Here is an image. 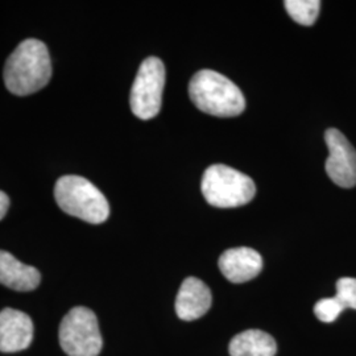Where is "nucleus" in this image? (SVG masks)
<instances>
[{
  "instance_id": "1",
  "label": "nucleus",
  "mask_w": 356,
  "mask_h": 356,
  "mask_svg": "<svg viewBox=\"0 0 356 356\" xmlns=\"http://www.w3.org/2000/svg\"><path fill=\"white\" fill-rule=\"evenodd\" d=\"M51 56L47 45L36 40H24L8 57L4 66V82L15 95H29L44 89L51 81Z\"/></svg>"
},
{
  "instance_id": "2",
  "label": "nucleus",
  "mask_w": 356,
  "mask_h": 356,
  "mask_svg": "<svg viewBox=\"0 0 356 356\" xmlns=\"http://www.w3.org/2000/svg\"><path fill=\"white\" fill-rule=\"evenodd\" d=\"M191 102L206 114L219 118H232L242 114L245 99L241 89L214 70L195 73L189 83Z\"/></svg>"
},
{
  "instance_id": "3",
  "label": "nucleus",
  "mask_w": 356,
  "mask_h": 356,
  "mask_svg": "<svg viewBox=\"0 0 356 356\" xmlns=\"http://www.w3.org/2000/svg\"><path fill=\"white\" fill-rule=\"evenodd\" d=\"M54 198L66 214L91 225H101L110 216V206L104 194L86 178H60L54 186Z\"/></svg>"
},
{
  "instance_id": "4",
  "label": "nucleus",
  "mask_w": 356,
  "mask_h": 356,
  "mask_svg": "<svg viewBox=\"0 0 356 356\" xmlns=\"http://www.w3.org/2000/svg\"><path fill=\"white\" fill-rule=\"evenodd\" d=\"M201 191L207 204L220 209L239 207L254 200L256 186L252 178L223 164L206 169Z\"/></svg>"
},
{
  "instance_id": "5",
  "label": "nucleus",
  "mask_w": 356,
  "mask_h": 356,
  "mask_svg": "<svg viewBox=\"0 0 356 356\" xmlns=\"http://www.w3.org/2000/svg\"><path fill=\"white\" fill-rule=\"evenodd\" d=\"M60 346L69 356H98L103 341L97 316L83 306L72 309L60 325Z\"/></svg>"
},
{
  "instance_id": "6",
  "label": "nucleus",
  "mask_w": 356,
  "mask_h": 356,
  "mask_svg": "<svg viewBox=\"0 0 356 356\" xmlns=\"http://www.w3.org/2000/svg\"><path fill=\"white\" fill-rule=\"evenodd\" d=\"M165 86V66L157 57L143 61L131 89L129 104L135 116L149 120L160 113Z\"/></svg>"
},
{
  "instance_id": "7",
  "label": "nucleus",
  "mask_w": 356,
  "mask_h": 356,
  "mask_svg": "<svg viewBox=\"0 0 356 356\" xmlns=\"http://www.w3.org/2000/svg\"><path fill=\"white\" fill-rule=\"evenodd\" d=\"M329 148L326 172L331 181L344 189L356 185V149L339 129L330 128L325 134Z\"/></svg>"
},
{
  "instance_id": "8",
  "label": "nucleus",
  "mask_w": 356,
  "mask_h": 356,
  "mask_svg": "<svg viewBox=\"0 0 356 356\" xmlns=\"http://www.w3.org/2000/svg\"><path fill=\"white\" fill-rule=\"evenodd\" d=\"M33 339V323L26 313L15 309L0 312V351L6 354L28 348Z\"/></svg>"
},
{
  "instance_id": "9",
  "label": "nucleus",
  "mask_w": 356,
  "mask_h": 356,
  "mask_svg": "<svg viewBox=\"0 0 356 356\" xmlns=\"http://www.w3.org/2000/svg\"><path fill=\"white\" fill-rule=\"evenodd\" d=\"M219 269L227 280L242 284L254 279L263 269V259L248 247L231 248L219 257Z\"/></svg>"
},
{
  "instance_id": "10",
  "label": "nucleus",
  "mask_w": 356,
  "mask_h": 356,
  "mask_svg": "<svg viewBox=\"0 0 356 356\" xmlns=\"http://www.w3.org/2000/svg\"><path fill=\"white\" fill-rule=\"evenodd\" d=\"M211 292L204 281L188 277L182 282L176 298L178 318L188 322L201 318L211 307Z\"/></svg>"
},
{
  "instance_id": "11",
  "label": "nucleus",
  "mask_w": 356,
  "mask_h": 356,
  "mask_svg": "<svg viewBox=\"0 0 356 356\" xmlns=\"http://www.w3.org/2000/svg\"><path fill=\"white\" fill-rule=\"evenodd\" d=\"M41 275L38 269L23 264L13 254L0 250V284L17 291L29 292L40 285Z\"/></svg>"
},
{
  "instance_id": "12",
  "label": "nucleus",
  "mask_w": 356,
  "mask_h": 356,
  "mask_svg": "<svg viewBox=\"0 0 356 356\" xmlns=\"http://www.w3.org/2000/svg\"><path fill=\"white\" fill-rule=\"evenodd\" d=\"M229 353L231 356H275L277 344L266 331H243L229 342Z\"/></svg>"
},
{
  "instance_id": "13",
  "label": "nucleus",
  "mask_w": 356,
  "mask_h": 356,
  "mask_svg": "<svg viewBox=\"0 0 356 356\" xmlns=\"http://www.w3.org/2000/svg\"><path fill=\"white\" fill-rule=\"evenodd\" d=\"M284 6L296 23L305 26L316 23L321 10L318 0H286Z\"/></svg>"
},
{
  "instance_id": "14",
  "label": "nucleus",
  "mask_w": 356,
  "mask_h": 356,
  "mask_svg": "<svg viewBox=\"0 0 356 356\" xmlns=\"http://www.w3.org/2000/svg\"><path fill=\"white\" fill-rule=\"evenodd\" d=\"M343 306L339 304V301L335 297L331 298H322L314 306V314L316 317L325 323H331L341 316L343 312Z\"/></svg>"
},
{
  "instance_id": "15",
  "label": "nucleus",
  "mask_w": 356,
  "mask_h": 356,
  "mask_svg": "<svg viewBox=\"0 0 356 356\" xmlns=\"http://www.w3.org/2000/svg\"><path fill=\"white\" fill-rule=\"evenodd\" d=\"M343 309L356 310V279L342 277L337 282V294L334 296Z\"/></svg>"
},
{
  "instance_id": "16",
  "label": "nucleus",
  "mask_w": 356,
  "mask_h": 356,
  "mask_svg": "<svg viewBox=\"0 0 356 356\" xmlns=\"http://www.w3.org/2000/svg\"><path fill=\"white\" fill-rule=\"evenodd\" d=\"M10 207V198L4 191H0V220L6 216Z\"/></svg>"
}]
</instances>
